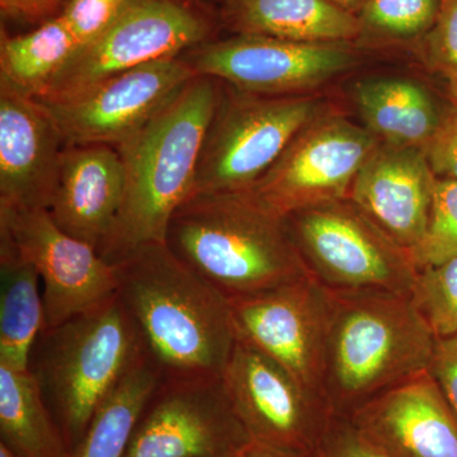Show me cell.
I'll return each mask as SVG.
<instances>
[{
    "mask_svg": "<svg viewBox=\"0 0 457 457\" xmlns=\"http://www.w3.org/2000/svg\"><path fill=\"white\" fill-rule=\"evenodd\" d=\"M113 266L117 296L162 381L221 378L237 343L227 297L165 243L141 245Z\"/></svg>",
    "mask_w": 457,
    "mask_h": 457,
    "instance_id": "1",
    "label": "cell"
},
{
    "mask_svg": "<svg viewBox=\"0 0 457 457\" xmlns=\"http://www.w3.org/2000/svg\"><path fill=\"white\" fill-rule=\"evenodd\" d=\"M222 84L196 75L131 137L116 146L126 173L125 198L98 254L113 264L134 249L165 243L180 204L194 195L204 137Z\"/></svg>",
    "mask_w": 457,
    "mask_h": 457,
    "instance_id": "2",
    "label": "cell"
},
{
    "mask_svg": "<svg viewBox=\"0 0 457 457\" xmlns=\"http://www.w3.org/2000/svg\"><path fill=\"white\" fill-rule=\"evenodd\" d=\"M324 398L333 416L357 409L428 370L437 337L411 294L329 290Z\"/></svg>",
    "mask_w": 457,
    "mask_h": 457,
    "instance_id": "3",
    "label": "cell"
},
{
    "mask_svg": "<svg viewBox=\"0 0 457 457\" xmlns=\"http://www.w3.org/2000/svg\"><path fill=\"white\" fill-rule=\"evenodd\" d=\"M165 245L228 300L309 275L286 218L249 191L189 197L174 212Z\"/></svg>",
    "mask_w": 457,
    "mask_h": 457,
    "instance_id": "4",
    "label": "cell"
},
{
    "mask_svg": "<svg viewBox=\"0 0 457 457\" xmlns=\"http://www.w3.org/2000/svg\"><path fill=\"white\" fill-rule=\"evenodd\" d=\"M146 354L143 337L117 295L38 335L29 372L71 453L98 409Z\"/></svg>",
    "mask_w": 457,
    "mask_h": 457,
    "instance_id": "5",
    "label": "cell"
},
{
    "mask_svg": "<svg viewBox=\"0 0 457 457\" xmlns=\"http://www.w3.org/2000/svg\"><path fill=\"white\" fill-rule=\"evenodd\" d=\"M221 84L198 159L194 195L253 187L302 129L324 111L314 95L267 97Z\"/></svg>",
    "mask_w": 457,
    "mask_h": 457,
    "instance_id": "6",
    "label": "cell"
},
{
    "mask_svg": "<svg viewBox=\"0 0 457 457\" xmlns=\"http://www.w3.org/2000/svg\"><path fill=\"white\" fill-rule=\"evenodd\" d=\"M286 222L303 266L324 287L413 291L420 270L411 254L350 198L299 210Z\"/></svg>",
    "mask_w": 457,
    "mask_h": 457,
    "instance_id": "7",
    "label": "cell"
},
{
    "mask_svg": "<svg viewBox=\"0 0 457 457\" xmlns=\"http://www.w3.org/2000/svg\"><path fill=\"white\" fill-rule=\"evenodd\" d=\"M378 143L365 126L323 111L246 191L284 218L308 207L345 200Z\"/></svg>",
    "mask_w": 457,
    "mask_h": 457,
    "instance_id": "8",
    "label": "cell"
},
{
    "mask_svg": "<svg viewBox=\"0 0 457 457\" xmlns=\"http://www.w3.org/2000/svg\"><path fill=\"white\" fill-rule=\"evenodd\" d=\"M221 383L252 441L317 455L335 416L276 361L237 341Z\"/></svg>",
    "mask_w": 457,
    "mask_h": 457,
    "instance_id": "9",
    "label": "cell"
},
{
    "mask_svg": "<svg viewBox=\"0 0 457 457\" xmlns=\"http://www.w3.org/2000/svg\"><path fill=\"white\" fill-rule=\"evenodd\" d=\"M196 75L267 97L311 95L356 64L351 42H297L239 33L185 59Z\"/></svg>",
    "mask_w": 457,
    "mask_h": 457,
    "instance_id": "10",
    "label": "cell"
},
{
    "mask_svg": "<svg viewBox=\"0 0 457 457\" xmlns=\"http://www.w3.org/2000/svg\"><path fill=\"white\" fill-rule=\"evenodd\" d=\"M0 237L8 239L40 275L42 330L59 327L116 296L113 264L97 249L57 227L49 210L0 204Z\"/></svg>",
    "mask_w": 457,
    "mask_h": 457,
    "instance_id": "11",
    "label": "cell"
},
{
    "mask_svg": "<svg viewBox=\"0 0 457 457\" xmlns=\"http://www.w3.org/2000/svg\"><path fill=\"white\" fill-rule=\"evenodd\" d=\"M228 305L237 341L276 361L326 402L327 287L308 275L263 293L228 300Z\"/></svg>",
    "mask_w": 457,
    "mask_h": 457,
    "instance_id": "12",
    "label": "cell"
},
{
    "mask_svg": "<svg viewBox=\"0 0 457 457\" xmlns=\"http://www.w3.org/2000/svg\"><path fill=\"white\" fill-rule=\"evenodd\" d=\"M206 33L204 21L173 0H129L101 35L75 53L38 101L68 98L113 75L177 57Z\"/></svg>",
    "mask_w": 457,
    "mask_h": 457,
    "instance_id": "13",
    "label": "cell"
},
{
    "mask_svg": "<svg viewBox=\"0 0 457 457\" xmlns=\"http://www.w3.org/2000/svg\"><path fill=\"white\" fill-rule=\"evenodd\" d=\"M196 77L179 56L107 78L57 101H38L62 132L65 146L116 147L146 125Z\"/></svg>",
    "mask_w": 457,
    "mask_h": 457,
    "instance_id": "14",
    "label": "cell"
},
{
    "mask_svg": "<svg viewBox=\"0 0 457 457\" xmlns=\"http://www.w3.org/2000/svg\"><path fill=\"white\" fill-rule=\"evenodd\" d=\"M251 441L221 378L161 381L126 457H233Z\"/></svg>",
    "mask_w": 457,
    "mask_h": 457,
    "instance_id": "15",
    "label": "cell"
},
{
    "mask_svg": "<svg viewBox=\"0 0 457 457\" xmlns=\"http://www.w3.org/2000/svg\"><path fill=\"white\" fill-rule=\"evenodd\" d=\"M436 179L425 150L380 141L357 174L348 198L411 254L425 236Z\"/></svg>",
    "mask_w": 457,
    "mask_h": 457,
    "instance_id": "16",
    "label": "cell"
},
{
    "mask_svg": "<svg viewBox=\"0 0 457 457\" xmlns=\"http://www.w3.org/2000/svg\"><path fill=\"white\" fill-rule=\"evenodd\" d=\"M348 420L389 457H457V418L428 370L370 400Z\"/></svg>",
    "mask_w": 457,
    "mask_h": 457,
    "instance_id": "17",
    "label": "cell"
},
{
    "mask_svg": "<svg viewBox=\"0 0 457 457\" xmlns=\"http://www.w3.org/2000/svg\"><path fill=\"white\" fill-rule=\"evenodd\" d=\"M64 149L37 99L0 87V204L49 209Z\"/></svg>",
    "mask_w": 457,
    "mask_h": 457,
    "instance_id": "18",
    "label": "cell"
},
{
    "mask_svg": "<svg viewBox=\"0 0 457 457\" xmlns=\"http://www.w3.org/2000/svg\"><path fill=\"white\" fill-rule=\"evenodd\" d=\"M125 189L116 147L65 146L47 210L57 227L98 252L121 212Z\"/></svg>",
    "mask_w": 457,
    "mask_h": 457,
    "instance_id": "19",
    "label": "cell"
},
{
    "mask_svg": "<svg viewBox=\"0 0 457 457\" xmlns=\"http://www.w3.org/2000/svg\"><path fill=\"white\" fill-rule=\"evenodd\" d=\"M354 104L363 126L378 140L423 150L444 114L429 90L408 78L362 80L354 88Z\"/></svg>",
    "mask_w": 457,
    "mask_h": 457,
    "instance_id": "20",
    "label": "cell"
},
{
    "mask_svg": "<svg viewBox=\"0 0 457 457\" xmlns=\"http://www.w3.org/2000/svg\"><path fill=\"white\" fill-rule=\"evenodd\" d=\"M239 33L297 42H351L359 21L332 0H231Z\"/></svg>",
    "mask_w": 457,
    "mask_h": 457,
    "instance_id": "21",
    "label": "cell"
},
{
    "mask_svg": "<svg viewBox=\"0 0 457 457\" xmlns=\"http://www.w3.org/2000/svg\"><path fill=\"white\" fill-rule=\"evenodd\" d=\"M41 278L33 264L0 237V366L29 371L44 328Z\"/></svg>",
    "mask_w": 457,
    "mask_h": 457,
    "instance_id": "22",
    "label": "cell"
},
{
    "mask_svg": "<svg viewBox=\"0 0 457 457\" xmlns=\"http://www.w3.org/2000/svg\"><path fill=\"white\" fill-rule=\"evenodd\" d=\"M0 444L17 457H71L29 371L0 366Z\"/></svg>",
    "mask_w": 457,
    "mask_h": 457,
    "instance_id": "23",
    "label": "cell"
},
{
    "mask_svg": "<svg viewBox=\"0 0 457 457\" xmlns=\"http://www.w3.org/2000/svg\"><path fill=\"white\" fill-rule=\"evenodd\" d=\"M78 50L79 44L62 16L27 35L3 38L0 87L38 101Z\"/></svg>",
    "mask_w": 457,
    "mask_h": 457,
    "instance_id": "24",
    "label": "cell"
},
{
    "mask_svg": "<svg viewBox=\"0 0 457 457\" xmlns=\"http://www.w3.org/2000/svg\"><path fill=\"white\" fill-rule=\"evenodd\" d=\"M161 381L146 354L98 409L71 457H126L147 400Z\"/></svg>",
    "mask_w": 457,
    "mask_h": 457,
    "instance_id": "25",
    "label": "cell"
},
{
    "mask_svg": "<svg viewBox=\"0 0 457 457\" xmlns=\"http://www.w3.org/2000/svg\"><path fill=\"white\" fill-rule=\"evenodd\" d=\"M445 0H368L357 14L354 44L383 45L422 40L437 22Z\"/></svg>",
    "mask_w": 457,
    "mask_h": 457,
    "instance_id": "26",
    "label": "cell"
},
{
    "mask_svg": "<svg viewBox=\"0 0 457 457\" xmlns=\"http://www.w3.org/2000/svg\"><path fill=\"white\" fill-rule=\"evenodd\" d=\"M411 257L418 270L457 258V180L436 179L425 236Z\"/></svg>",
    "mask_w": 457,
    "mask_h": 457,
    "instance_id": "27",
    "label": "cell"
},
{
    "mask_svg": "<svg viewBox=\"0 0 457 457\" xmlns=\"http://www.w3.org/2000/svg\"><path fill=\"white\" fill-rule=\"evenodd\" d=\"M411 299L437 338L457 335V258L420 270Z\"/></svg>",
    "mask_w": 457,
    "mask_h": 457,
    "instance_id": "28",
    "label": "cell"
},
{
    "mask_svg": "<svg viewBox=\"0 0 457 457\" xmlns=\"http://www.w3.org/2000/svg\"><path fill=\"white\" fill-rule=\"evenodd\" d=\"M427 66L446 84L457 106V0H445L437 22L420 40Z\"/></svg>",
    "mask_w": 457,
    "mask_h": 457,
    "instance_id": "29",
    "label": "cell"
},
{
    "mask_svg": "<svg viewBox=\"0 0 457 457\" xmlns=\"http://www.w3.org/2000/svg\"><path fill=\"white\" fill-rule=\"evenodd\" d=\"M129 0H71L62 12L66 25L80 47L104 32Z\"/></svg>",
    "mask_w": 457,
    "mask_h": 457,
    "instance_id": "30",
    "label": "cell"
},
{
    "mask_svg": "<svg viewBox=\"0 0 457 457\" xmlns=\"http://www.w3.org/2000/svg\"><path fill=\"white\" fill-rule=\"evenodd\" d=\"M317 457H389L361 433L348 418L335 417Z\"/></svg>",
    "mask_w": 457,
    "mask_h": 457,
    "instance_id": "31",
    "label": "cell"
},
{
    "mask_svg": "<svg viewBox=\"0 0 457 457\" xmlns=\"http://www.w3.org/2000/svg\"><path fill=\"white\" fill-rule=\"evenodd\" d=\"M427 161L437 179L457 180V106L442 114L440 126L425 147Z\"/></svg>",
    "mask_w": 457,
    "mask_h": 457,
    "instance_id": "32",
    "label": "cell"
},
{
    "mask_svg": "<svg viewBox=\"0 0 457 457\" xmlns=\"http://www.w3.org/2000/svg\"><path fill=\"white\" fill-rule=\"evenodd\" d=\"M428 371L457 418V335L436 339Z\"/></svg>",
    "mask_w": 457,
    "mask_h": 457,
    "instance_id": "33",
    "label": "cell"
},
{
    "mask_svg": "<svg viewBox=\"0 0 457 457\" xmlns=\"http://www.w3.org/2000/svg\"><path fill=\"white\" fill-rule=\"evenodd\" d=\"M233 457H317V455L278 450L275 449V447L266 446V445L251 441Z\"/></svg>",
    "mask_w": 457,
    "mask_h": 457,
    "instance_id": "34",
    "label": "cell"
},
{
    "mask_svg": "<svg viewBox=\"0 0 457 457\" xmlns=\"http://www.w3.org/2000/svg\"><path fill=\"white\" fill-rule=\"evenodd\" d=\"M3 5L12 11H37L45 8L53 0H2Z\"/></svg>",
    "mask_w": 457,
    "mask_h": 457,
    "instance_id": "35",
    "label": "cell"
},
{
    "mask_svg": "<svg viewBox=\"0 0 457 457\" xmlns=\"http://www.w3.org/2000/svg\"><path fill=\"white\" fill-rule=\"evenodd\" d=\"M332 2L338 5L339 8L345 9V11L357 16L368 0H332Z\"/></svg>",
    "mask_w": 457,
    "mask_h": 457,
    "instance_id": "36",
    "label": "cell"
},
{
    "mask_svg": "<svg viewBox=\"0 0 457 457\" xmlns=\"http://www.w3.org/2000/svg\"><path fill=\"white\" fill-rule=\"evenodd\" d=\"M0 457H17L5 445L0 444Z\"/></svg>",
    "mask_w": 457,
    "mask_h": 457,
    "instance_id": "37",
    "label": "cell"
}]
</instances>
